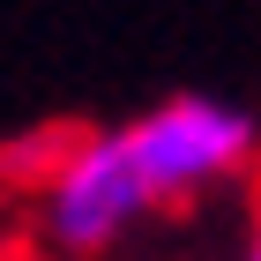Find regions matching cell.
I'll return each mask as SVG.
<instances>
[{
    "mask_svg": "<svg viewBox=\"0 0 261 261\" xmlns=\"http://www.w3.org/2000/svg\"><path fill=\"white\" fill-rule=\"evenodd\" d=\"M120 135H127V157H135L142 187H149V209L157 201H194L201 187L239 179L261 149V120L246 105L209 97V90H172L149 112H135Z\"/></svg>",
    "mask_w": 261,
    "mask_h": 261,
    "instance_id": "cell-1",
    "label": "cell"
},
{
    "mask_svg": "<svg viewBox=\"0 0 261 261\" xmlns=\"http://www.w3.org/2000/svg\"><path fill=\"white\" fill-rule=\"evenodd\" d=\"M142 209H149V187H142L135 157H127L120 127L75 135L67 157L45 172V231H53L67 254H105Z\"/></svg>",
    "mask_w": 261,
    "mask_h": 261,
    "instance_id": "cell-2",
    "label": "cell"
},
{
    "mask_svg": "<svg viewBox=\"0 0 261 261\" xmlns=\"http://www.w3.org/2000/svg\"><path fill=\"white\" fill-rule=\"evenodd\" d=\"M239 261H261V224H254V239H246V254Z\"/></svg>",
    "mask_w": 261,
    "mask_h": 261,
    "instance_id": "cell-3",
    "label": "cell"
}]
</instances>
